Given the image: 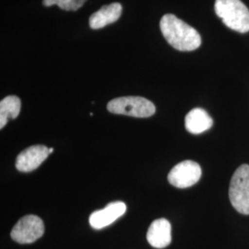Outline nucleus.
<instances>
[{
  "instance_id": "obj_1",
  "label": "nucleus",
  "mask_w": 249,
  "mask_h": 249,
  "mask_svg": "<svg viewBox=\"0 0 249 249\" xmlns=\"http://www.w3.org/2000/svg\"><path fill=\"white\" fill-rule=\"evenodd\" d=\"M160 28L165 40L177 50L193 51L201 45V37L196 29L174 14H165L160 19Z\"/></svg>"
},
{
  "instance_id": "obj_2",
  "label": "nucleus",
  "mask_w": 249,
  "mask_h": 249,
  "mask_svg": "<svg viewBox=\"0 0 249 249\" xmlns=\"http://www.w3.org/2000/svg\"><path fill=\"white\" fill-rule=\"evenodd\" d=\"M214 9L228 28L241 34L249 32V9L241 0H216Z\"/></svg>"
},
{
  "instance_id": "obj_3",
  "label": "nucleus",
  "mask_w": 249,
  "mask_h": 249,
  "mask_svg": "<svg viewBox=\"0 0 249 249\" xmlns=\"http://www.w3.org/2000/svg\"><path fill=\"white\" fill-rule=\"evenodd\" d=\"M107 110L116 115L150 117L155 113V107L148 99L140 96H125L110 101L107 104Z\"/></svg>"
},
{
  "instance_id": "obj_4",
  "label": "nucleus",
  "mask_w": 249,
  "mask_h": 249,
  "mask_svg": "<svg viewBox=\"0 0 249 249\" xmlns=\"http://www.w3.org/2000/svg\"><path fill=\"white\" fill-rule=\"evenodd\" d=\"M229 197L239 213L249 215V165L243 164L231 177Z\"/></svg>"
},
{
  "instance_id": "obj_5",
  "label": "nucleus",
  "mask_w": 249,
  "mask_h": 249,
  "mask_svg": "<svg viewBox=\"0 0 249 249\" xmlns=\"http://www.w3.org/2000/svg\"><path fill=\"white\" fill-rule=\"evenodd\" d=\"M45 225L36 215H26L15 224L10 236L18 244H32L43 236Z\"/></svg>"
},
{
  "instance_id": "obj_6",
  "label": "nucleus",
  "mask_w": 249,
  "mask_h": 249,
  "mask_svg": "<svg viewBox=\"0 0 249 249\" xmlns=\"http://www.w3.org/2000/svg\"><path fill=\"white\" fill-rule=\"evenodd\" d=\"M201 174V168L196 161L184 160L170 171L168 181L174 187L187 188L197 183Z\"/></svg>"
},
{
  "instance_id": "obj_7",
  "label": "nucleus",
  "mask_w": 249,
  "mask_h": 249,
  "mask_svg": "<svg viewBox=\"0 0 249 249\" xmlns=\"http://www.w3.org/2000/svg\"><path fill=\"white\" fill-rule=\"evenodd\" d=\"M49 154V149L44 145L31 146L18 154L16 160V168L24 173L32 172L37 169Z\"/></svg>"
},
{
  "instance_id": "obj_8",
  "label": "nucleus",
  "mask_w": 249,
  "mask_h": 249,
  "mask_svg": "<svg viewBox=\"0 0 249 249\" xmlns=\"http://www.w3.org/2000/svg\"><path fill=\"white\" fill-rule=\"evenodd\" d=\"M126 206L122 201L111 202L103 210L96 211L89 216V224L92 228L100 230L115 223L118 218L124 215Z\"/></svg>"
},
{
  "instance_id": "obj_9",
  "label": "nucleus",
  "mask_w": 249,
  "mask_h": 249,
  "mask_svg": "<svg viewBox=\"0 0 249 249\" xmlns=\"http://www.w3.org/2000/svg\"><path fill=\"white\" fill-rule=\"evenodd\" d=\"M147 240L155 249H164L172 241V227L166 219H158L151 223L147 231Z\"/></svg>"
},
{
  "instance_id": "obj_10",
  "label": "nucleus",
  "mask_w": 249,
  "mask_h": 249,
  "mask_svg": "<svg viewBox=\"0 0 249 249\" xmlns=\"http://www.w3.org/2000/svg\"><path fill=\"white\" fill-rule=\"evenodd\" d=\"M122 10V6L119 3H112L110 5L103 6L98 11L92 13L89 17V27L93 30H98L116 22L120 18Z\"/></svg>"
},
{
  "instance_id": "obj_11",
  "label": "nucleus",
  "mask_w": 249,
  "mask_h": 249,
  "mask_svg": "<svg viewBox=\"0 0 249 249\" xmlns=\"http://www.w3.org/2000/svg\"><path fill=\"white\" fill-rule=\"evenodd\" d=\"M185 124L188 132L200 134L209 130L213 126V120L204 109L195 108L187 114Z\"/></svg>"
},
{
  "instance_id": "obj_12",
  "label": "nucleus",
  "mask_w": 249,
  "mask_h": 249,
  "mask_svg": "<svg viewBox=\"0 0 249 249\" xmlns=\"http://www.w3.org/2000/svg\"><path fill=\"white\" fill-rule=\"evenodd\" d=\"M20 112V100L15 95H9L0 102V128L2 129L9 119H15Z\"/></svg>"
},
{
  "instance_id": "obj_13",
  "label": "nucleus",
  "mask_w": 249,
  "mask_h": 249,
  "mask_svg": "<svg viewBox=\"0 0 249 249\" xmlns=\"http://www.w3.org/2000/svg\"><path fill=\"white\" fill-rule=\"evenodd\" d=\"M87 0H43V5L45 7H51L57 5L64 10L75 11L80 9Z\"/></svg>"
},
{
  "instance_id": "obj_14",
  "label": "nucleus",
  "mask_w": 249,
  "mask_h": 249,
  "mask_svg": "<svg viewBox=\"0 0 249 249\" xmlns=\"http://www.w3.org/2000/svg\"><path fill=\"white\" fill-rule=\"evenodd\" d=\"M53 151V148H49V153H52Z\"/></svg>"
}]
</instances>
